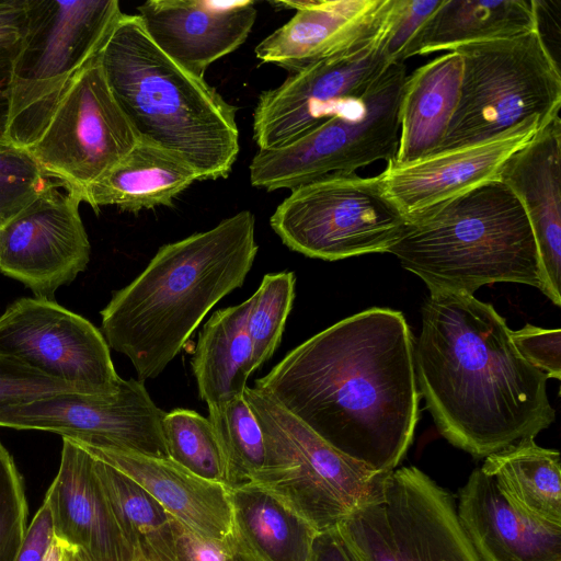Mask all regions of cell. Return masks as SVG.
Returning a JSON list of instances; mask_svg holds the SVG:
<instances>
[{"label": "cell", "mask_w": 561, "mask_h": 561, "mask_svg": "<svg viewBox=\"0 0 561 561\" xmlns=\"http://www.w3.org/2000/svg\"><path fill=\"white\" fill-rule=\"evenodd\" d=\"M413 352L404 316L370 308L288 352L254 387L341 454L389 472L405 456L419 420Z\"/></svg>", "instance_id": "obj_1"}, {"label": "cell", "mask_w": 561, "mask_h": 561, "mask_svg": "<svg viewBox=\"0 0 561 561\" xmlns=\"http://www.w3.org/2000/svg\"><path fill=\"white\" fill-rule=\"evenodd\" d=\"M510 328L473 295L430 293L414 342L419 392L451 445L476 458L549 427L547 377L517 352Z\"/></svg>", "instance_id": "obj_2"}, {"label": "cell", "mask_w": 561, "mask_h": 561, "mask_svg": "<svg viewBox=\"0 0 561 561\" xmlns=\"http://www.w3.org/2000/svg\"><path fill=\"white\" fill-rule=\"evenodd\" d=\"M255 218L242 210L214 228L159 248L147 267L101 311L108 346L138 380L156 378L208 311L244 283L259 247Z\"/></svg>", "instance_id": "obj_3"}, {"label": "cell", "mask_w": 561, "mask_h": 561, "mask_svg": "<svg viewBox=\"0 0 561 561\" xmlns=\"http://www.w3.org/2000/svg\"><path fill=\"white\" fill-rule=\"evenodd\" d=\"M107 85L139 140L185 161L199 181L227 178L237 160V108L122 14L99 54Z\"/></svg>", "instance_id": "obj_4"}, {"label": "cell", "mask_w": 561, "mask_h": 561, "mask_svg": "<svg viewBox=\"0 0 561 561\" xmlns=\"http://www.w3.org/2000/svg\"><path fill=\"white\" fill-rule=\"evenodd\" d=\"M388 253L419 276L430 293L473 295L494 283L524 284L542 291L528 217L499 179L409 221Z\"/></svg>", "instance_id": "obj_5"}, {"label": "cell", "mask_w": 561, "mask_h": 561, "mask_svg": "<svg viewBox=\"0 0 561 561\" xmlns=\"http://www.w3.org/2000/svg\"><path fill=\"white\" fill-rule=\"evenodd\" d=\"M459 100L433 153L493 139L524 122L559 115L561 73L538 28L519 36L462 45Z\"/></svg>", "instance_id": "obj_6"}, {"label": "cell", "mask_w": 561, "mask_h": 561, "mask_svg": "<svg viewBox=\"0 0 561 561\" xmlns=\"http://www.w3.org/2000/svg\"><path fill=\"white\" fill-rule=\"evenodd\" d=\"M14 61L8 137L26 149L47 126L77 76L100 54L122 16L116 0H26Z\"/></svg>", "instance_id": "obj_7"}, {"label": "cell", "mask_w": 561, "mask_h": 561, "mask_svg": "<svg viewBox=\"0 0 561 561\" xmlns=\"http://www.w3.org/2000/svg\"><path fill=\"white\" fill-rule=\"evenodd\" d=\"M243 394L265 445L264 468L252 483L276 494L318 533L337 527L390 472L341 454L265 391L247 387Z\"/></svg>", "instance_id": "obj_8"}, {"label": "cell", "mask_w": 561, "mask_h": 561, "mask_svg": "<svg viewBox=\"0 0 561 561\" xmlns=\"http://www.w3.org/2000/svg\"><path fill=\"white\" fill-rule=\"evenodd\" d=\"M405 80V65L389 64L362 98L312 130L280 148L257 150L249 165L252 186L294 190L323 176L353 174L376 161H392Z\"/></svg>", "instance_id": "obj_9"}, {"label": "cell", "mask_w": 561, "mask_h": 561, "mask_svg": "<svg viewBox=\"0 0 561 561\" xmlns=\"http://www.w3.org/2000/svg\"><path fill=\"white\" fill-rule=\"evenodd\" d=\"M337 528L364 561H479L454 496L416 467L390 471Z\"/></svg>", "instance_id": "obj_10"}, {"label": "cell", "mask_w": 561, "mask_h": 561, "mask_svg": "<svg viewBox=\"0 0 561 561\" xmlns=\"http://www.w3.org/2000/svg\"><path fill=\"white\" fill-rule=\"evenodd\" d=\"M270 225L290 250L337 261L382 253L397 243L408 220L376 176L333 174L291 190Z\"/></svg>", "instance_id": "obj_11"}, {"label": "cell", "mask_w": 561, "mask_h": 561, "mask_svg": "<svg viewBox=\"0 0 561 561\" xmlns=\"http://www.w3.org/2000/svg\"><path fill=\"white\" fill-rule=\"evenodd\" d=\"M138 140L107 85L98 55L70 84L26 150L44 170L83 192Z\"/></svg>", "instance_id": "obj_12"}, {"label": "cell", "mask_w": 561, "mask_h": 561, "mask_svg": "<svg viewBox=\"0 0 561 561\" xmlns=\"http://www.w3.org/2000/svg\"><path fill=\"white\" fill-rule=\"evenodd\" d=\"M0 355L87 394H113L122 380L104 335L47 298H20L0 316Z\"/></svg>", "instance_id": "obj_13"}, {"label": "cell", "mask_w": 561, "mask_h": 561, "mask_svg": "<svg viewBox=\"0 0 561 561\" xmlns=\"http://www.w3.org/2000/svg\"><path fill=\"white\" fill-rule=\"evenodd\" d=\"M164 414L144 382L130 378L113 394L66 392L0 410V427L48 431L84 445L169 458Z\"/></svg>", "instance_id": "obj_14"}, {"label": "cell", "mask_w": 561, "mask_h": 561, "mask_svg": "<svg viewBox=\"0 0 561 561\" xmlns=\"http://www.w3.org/2000/svg\"><path fill=\"white\" fill-rule=\"evenodd\" d=\"M82 190L59 178L0 228V272L47 298L85 270L90 243Z\"/></svg>", "instance_id": "obj_15"}, {"label": "cell", "mask_w": 561, "mask_h": 561, "mask_svg": "<svg viewBox=\"0 0 561 561\" xmlns=\"http://www.w3.org/2000/svg\"><path fill=\"white\" fill-rule=\"evenodd\" d=\"M383 33L358 50L314 62L262 92L253 112L259 150L293 142L362 98L389 65L382 53Z\"/></svg>", "instance_id": "obj_16"}, {"label": "cell", "mask_w": 561, "mask_h": 561, "mask_svg": "<svg viewBox=\"0 0 561 561\" xmlns=\"http://www.w3.org/2000/svg\"><path fill=\"white\" fill-rule=\"evenodd\" d=\"M542 126L530 119L483 142L438 152L412 163H387L377 175L386 196L409 221L497 179L508 157Z\"/></svg>", "instance_id": "obj_17"}, {"label": "cell", "mask_w": 561, "mask_h": 561, "mask_svg": "<svg viewBox=\"0 0 561 561\" xmlns=\"http://www.w3.org/2000/svg\"><path fill=\"white\" fill-rule=\"evenodd\" d=\"M295 15L265 37L255 56L297 72L320 60L358 50L385 31L392 0L275 1Z\"/></svg>", "instance_id": "obj_18"}, {"label": "cell", "mask_w": 561, "mask_h": 561, "mask_svg": "<svg viewBox=\"0 0 561 561\" xmlns=\"http://www.w3.org/2000/svg\"><path fill=\"white\" fill-rule=\"evenodd\" d=\"M137 10L157 47L201 78L245 42L257 15L252 0H150Z\"/></svg>", "instance_id": "obj_19"}, {"label": "cell", "mask_w": 561, "mask_h": 561, "mask_svg": "<svg viewBox=\"0 0 561 561\" xmlns=\"http://www.w3.org/2000/svg\"><path fill=\"white\" fill-rule=\"evenodd\" d=\"M44 502L54 537L81 549L92 561H137L111 508L94 468V457L79 443L62 437L57 476Z\"/></svg>", "instance_id": "obj_20"}, {"label": "cell", "mask_w": 561, "mask_h": 561, "mask_svg": "<svg viewBox=\"0 0 561 561\" xmlns=\"http://www.w3.org/2000/svg\"><path fill=\"white\" fill-rule=\"evenodd\" d=\"M497 179L520 202L540 263L542 293L561 305V119L542 126L502 165Z\"/></svg>", "instance_id": "obj_21"}, {"label": "cell", "mask_w": 561, "mask_h": 561, "mask_svg": "<svg viewBox=\"0 0 561 561\" xmlns=\"http://www.w3.org/2000/svg\"><path fill=\"white\" fill-rule=\"evenodd\" d=\"M456 510L479 561H561V525L514 507L480 468L459 490Z\"/></svg>", "instance_id": "obj_22"}, {"label": "cell", "mask_w": 561, "mask_h": 561, "mask_svg": "<svg viewBox=\"0 0 561 561\" xmlns=\"http://www.w3.org/2000/svg\"><path fill=\"white\" fill-rule=\"evenodd\" d=\"M81 445L93 457L134 479L193 533L213 539H224L232 533L227 486L197 477L170 458Z\"/></svg>", "instance_id": "obj_23"}, {"label": "cell", "mask_w": 561, "mask_h": 561, "mask_svg": "<svg viewBox=\"0 0 561 561\" xmlns=\"http://www.w3.org/2000/svg\"><path fill=\"white\" fill-rule=\"evenodd\" d=\"M461 77L462 59L455 50L407 77L399 105V144L392 162L412 163L438 149L458 104Z\"/></svg>", "instance_id": "obj_24"}, {"label": "cell", "mask_w": 561, "mask_h": 561, "mask_svg": "<svg viewBox=\"0 0 561 561\" xmlns=\"http://www.w3.org/2000/svg\"><path fill=\"white\" fill-rule=\"evenodd\" d=\"M195 181L197 173L175 154L144 140L99 180L83 190V202L98 210L114 205L138 213L173 201Z\"/></svg>", "instance_id": "obj_25"}, {"label": "cell", "mask_w": 561, "mask_h": 561, "mask_svg": "<svg viewBox=\"0 0 561 561\" xmlns=\"http://www.w3.org/2000/svg\"><path fill=\"white\" fill-rule=\"evenodd\" d=\"M232 533L255 561H310L318 531L257 483L229 489Z\"/></svg>", "instance_id": "obj_26"}, {"label": "cell", "mask_w": 561, "mask_h": 561, "mask_svg": "<svg viewBox=\"0 0 561 561\" xmlns=\"http://www.w3.org/2000/svg\"><path fill=\"white\" fill-rule=\"evenodd\" d=\"M537 28L535 0H444L413 42L408 58L512 38Z\"/></svg>", "instance_id": "obj_27"}, {"label": "cell", "mask_w": 561, "mask_h": 561, "mask_svg": "<svg viewBox=\"0 0 561 561\" xmlns=\"http://www.w3.org/2000/svg\"><path fill=\"white\" fill-rule=\"evenodd\" d=\"M253 296L219 309L206 321L192 358L199 397L208 407L243 394L252 369L248 317Z\"/></svg>", "instance_id": "obj_28"}, {"label": "cell", "mask_w": 561, "mask_h": 561, "mask_svg": "<svg viewBox=\"0 0 561 561\" xmlns=\"http://www.w3.org/2000/svg\"><path fill=\"white\" fill-rule=\"evenodd\" d=\"M483 473L517 510L545 523L561 525V462L556 449L524 439L485 457Z\"/></svg>", "instance_id": "obj_29"}, {"label": "cell", "mask_w": 561, "mask_h": 561, "mask_svg": "<svg viewBox=\"0 0 561 561\" xmlns=\"http://www.w3.org/2000/svg\"><path fill=\"white\" fill-rule=\"evenodd\" d=\"M94 468L128 543L145 561H174L173 517L134 479L94 457Z\"/></svg>", "instance_id": "obj_30"}, {"label": "cell", "mask_w": 561, "mask_h": 561, "mask_svg": "<svg viewBox=\"0 0 561 561\" xmlns=\"http://www.w3.org/2000/svg\"><path fill=\"white\" fill-rule=\"evenodd\" d=\"M208 420L226 458L229 489L254 482L265 463L262 430L241 394L208 407Z\"/></svg>", "instance_id": "obj_31"}, {"label": "cell", "mask_w": 561, "mask_h": 561, "mask_svg": "<svg viewBox=\"0 0 561 561\" xmlns=\"http://www.w3.org/2000/svg\"><path fill=\"white\" fill-rule=\"evenodd\" d=\"M162 434L172 461L229 489L226 458L208 417L187 409L165 412Z\"/></svg>", "instance_id": "obj_32"}, {"label": "cell", "mask_w": 561, "mask_h": 561, "mask_svg": "<svg viewBox=\"0 0 561 561\" xmlns=\"http://www.w3.org/2000/svg\"><path fill=\"white\" fill-rule=\"evenodd\" d=\"M295 282L293 272L270 273L264 275L252 295L248 333L252 345L253 373L273 356L280 343L295 298Z\"/></svg>", "instance_id": "obj_33"}, {"label": "cell", "mask_w": 561, "mask_h": 561, "mask_svg": "<svg viewBox=\"0 0 561 561\" xmlns=\"http://www.w3.org/2000/svg\"><path fill=\"white\" fill-rule=\"evenodd\" d=\"M57 179L59 176L44 170L26 149L0 148V228Z\"/></svg>", "instance_id": "obj_34"}, {"label": "cell", "mask_w": 561, "mask_h": 561, "mask_svg": "<svg viewBox=\"0 0 561 561\" xmlns=\"http://www.w3.org/2000/svg\"><path fill=\"white\" fill-rule=\"evenodd\" d=\"M26 516L22 479L0 442V561H15L27 530Z\"/></svg>", "instance_id": "obj_35"}, {"label": "cell", "mask_w": 561, "mask_h": 561, "mask_svg": "<svg viewBox=\"0 0 561 561\" xmlns=\"http://www.w3.org/2000/svg\"><path fill=\"white\" fill-rule=\"evenodd\" d=\"M26 0H0V148L12 146L8 131L14 61L26 21Z\"/></svg>", "instance_id": "obj_36"}, {"label": "cell", "mask_w": 561, "mask_h": 561, "mask_svg": "<svg viewBox=\"0 0 561 561\" xmlns=\"http://www.w3.org/2000/svg\"><path fill=\"white\" fill-rule=\"evenodd\" d=\"M66 392L84 393L77 387L50 378L18 359L0 355V410Z\"/></svg>", "instance_id": "obj_37"}, {"label": "cell", "mask_w": 561, "mask_h": 561, "mask_svg": "<svg viewBox=\"0 0 561 561\" xmlns=\"http://www.w3.org/2000/svg\"><path fill=\"white\" fill-rule=\"evenodd\" d=\"M444 0H393L382 36V53L389 64L403 62L430 18Z\"/></svg>", "instance_id": "obj_38"}, {"label": "cell", "mask_w": 561, "mask_h": 561, "mask_svg": "<svg viewBox=\"0 0 561 561\" xmlns=\"http://www.w3.org/2000/svg\"><path fill=\"white\" fill-rule=\"evenodd\" d=\"M510 336L519 355L548 378L561 379V330L531 324L512 331Z\"/></svg>", "instance_id": "obj_39"}, {"label": "cell", "mask_w": 561, "mask_h": 561, "mask_svg": "<svg viewBox=\"0 0 561 561\" xmlns=\"http://www.w3.org/2000/svg\"><path fill=\"white\" fill-rule=\"evenodd\" d=\"M174 561H255L233 533L224 539L199 536L173 518Z\"/></svg>", "instance_id": "obj_40"}, {"label": "cell", "mask_w": 561, "mask_h": 561, "mask_svg": "<svg viewBox=\"0 0 561 561\" xmlns=\"http://www.w3.org/2000/svg\"><path fill=\"white\" fill-rule=\"evenodd\" d=\"M53 538L51 515L44 502L27 527L25 539L15 561H43Z\"/></svg>", "instance_id": "obj_41"}, {"label": "cell", "mask_w": 561, "mask_h": 561, "mask_svg": "<svg viewBox=\"0 0 561 561\" xmlns=\"http://www.w3.org/2000/svg\"><path fill=\"white\" fill-rule=\"evenodd\" d=\"M310 561L364 560L335 527L317 534L311 548Z\"/></svg>", "instance_id": "obj_42"}, {"label": "cell", "mask_w": 561, "mask_h": 561, "mask_svg": "<svg viewBox=\"0 0 561 561\" xmlns=\"http://www.w3.org/2000/svg\"><path fill=\"white\" fill-rule=\"evenodd\" d=\"M60 542L61 547V561H92L81 549L71 545ZM137 561H145L139 558Z\"/></svg>", "instance_id": "obj_43"}, {"label": "cell", "mask_w": 561, "mask_h": 561, "mask_svg": "<svg viewBox=\"0 0 561 561\" xmlns=\"http://www.w3.org/2000/svg\"><path fill=\"white\" fill-rule=\"evenodd\" d=\"M43 561H61V547L58 539L53 538Z\"/></svg>", "instance_id": "obj_44"}]
</instances>
